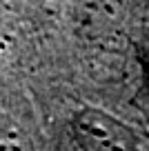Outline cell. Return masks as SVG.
Instances as JSON below:
<instances>
[{
  "instance_id": "6da1fadb",
  "label": "cell",
  "mask_w": 149,
  "mask_h": 151,
  "mask_svg": "<svg viewBox=\"0 0 149 151\" xmlns=\"http://www.w3.org/2000/svg\"><path fill=\"white\" fill-rule=\"evenodd\" d=\"M78 138L89 149H109V147H127L129 133L120 127V122L107 118L98 111L82 113L76 122Z\"/></svg>"
}]
</instances>
